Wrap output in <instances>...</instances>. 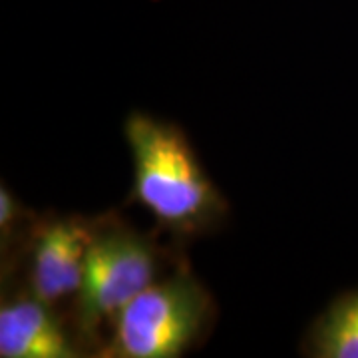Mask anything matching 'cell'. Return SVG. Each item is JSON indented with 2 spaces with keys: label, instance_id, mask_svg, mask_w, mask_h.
<instances>
[{
  "label": "cell",
  "instance_id": "6da1fadb",
  "mask_svg": "<svg viewBox=\"0 0 358 358\" xmlns=\"http://www.w3.org/2000/svg\"><path fill=\"white\" fill-rule=\"evenodd\" d=\"M124 136L134 159L129 199L141 205L162 229L193 237L213 231L227 217L229 205L183 129L134 112L124 124Z\"/></svg>",
  "mask_w": 358,
  "mask_h": 358
},
{
  "label": "cell",
  "instance_id": "7a4b0ae2",
  "mask_svg": "<svg viewBox=\"0 0 358 358\" xmlns=\"http://www.w3.org/2000/svg\"><path fill=\"white\" fill-rule=\"evenodd\" d=\"M215 317L211 294L189 271L152 282L112 320L100 357L178 358L199 343Z\"/></svg>",
  "mask_w": 358,
  "mask_h": 358
},
{
  "label": "cell",
  "instance_id": "3957f363",
  "mask_svg": "<svg viewBox=\"0 0 358 358\" xmlns=\"http://www.w3.org/2000/svg\"><path fill=\"white\" fill-rule=\"evenodd\" d=\"M157 257L148 237L120 223H100L76 294V322L84 338L94 341L106 320L112 322L155 282Z\"/></svg>",
  "mask_w": 358,
  "mask_h": 358
},
{
  "label": "cell",
  "instance_id": "277c9868",
  "mask_svg": "<svg viewBox=\"0 0 358 358\" xmlns=\"http://www.w3.org/2000/svg\"><path fill=\"white\" fill-rule=\"evenodd\" d=\"M100 223L84 217H56L40 225L30 259V294L50 307L72 294L76 296Z\"/></svg>",
  "mask_w": 358,
  "mask_h": 358
},
{
  "label": "cell",
  "instance_id": "5b68a950",
  "mask_svg": "<svg viewBox=\"0 0 358 358\" xmlns=\"http://www.w3.org/2000/svg\"><path fill=\"white\" fill-rule=\"evenodd\" d=\"M2 358H76L74 343L54 317L50 305L34 294L20 296L0 308Z\"/></svg>",
  "mask_w": 358,
  "mask_h": 358
},
{
  "label": "cell",
  "instance_id": "8992f818",
  "mask_svg": "<svg viewBox=\"0 0 358 358\" xmlns=\"http://www.w3.org/2000/svg\"><path fill=\"white\" fill-rule=\"evenodd\" d=\"M315 358H358V289L334 299L308 333Z\"/></svg>",
  "mask_w": 358,
  "mask_h": 358
},
{
  "label": "cell",
  "instance_id": "52a82bcc",
  "mask_svg": "<svg viewBox=\"0 0 358 358\" xmlns=\"http://www.w3.org/2000/svg\"><path fill=\"white\" fill-rule=\"evenodd\" d=\"M20 213H22V209H20V205L16 203L10 189H6L2 185L0 187V233H2V247L13 237L14 225H16Z\"/></svg>",
  "mask_w": 358,
  "mask_h": 358
}]
</instances>
